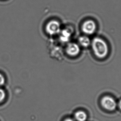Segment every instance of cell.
<instances>
[{
	"label": "cell",
	"mask_w": 121,
	"mask_h": 121,
	"mask_svg": "<svg viewBox=\"0 0 121 121\" xmlns=\"http://www.w3.org/2000/svg\"><path fill=\"white\" fill-rule=\"evenodd\" d=\"M80 52V48L78 44L75 43H70L66 47V53L71 56H77Z\"/></svg>",
	"instance_id": "5b68a950"
},
{
	"label": "cell",
	"mask_w": 121,
	"mask_h": 121,
	"mask_svg": "<svg viewBox=\"0 0 121 121\" xmlns=\"http://www.w3.org/2000/svg\"><path fill=\"white\" fill-rule=\"evenodd\" d=\"M82 30L85 34L87 35H92L96 31V23L91 20H86L82 24Z\"/></svg>",
	"instance_id": "3957f363"
},
{
	"label": "cell",
	"mask_w": 121,
	"mask_h": 121,
	"mask_svg": "<svg viewBox=\"0 0 121 121\" xmlns=\"http://www.w3.org/2000/svg\"><path fill=\"white\" fill-rule=\"evenodd\" d=\"M5 82V79L2 74L0 73V86L4 85Z\"/></svg>",
	"instance_id": "30bf717a"
},
{
	"label": "cell",
	"mask_w": 121,
	"mask_h": 121,
	"mask_svg": "<svg viewBox=\"0 0 121 121\" xmlns=\"http://www.w3.org/2000/svg\"><path fill=\"white\" fill-rule=\"evenodd\" d=\"M75 117L78 121H85L87 119V114L83 111H78L76 113Z\"/></svg>",
	"instance_id": "ba28073f"
},
{
	"label": "cell",
	"mask_w": 121,
	"mask_h": 121,
	"mask_svg": "<svg viewBox=\"0 0 121 121\" xmlns=\"http://www.w3.org/2000/svg\"><path fill=\"white\" fill-rule=\"evenodd\" d=\"M119 108L121 109V100L119 101Z\"/></svg>",
	"instance_id": "7c38bea8"
},
{
	"label": "cell",
	"mask_w": 121,
	"mask_h": 121,
	"mask_svg": "<svg viewBox=\"0 0 121 121\" xmlns=\"http://www.w3.org/2000/svg\"><path fill=\"white\" fill-rule=\"evenodd\" d=\"M60 36L59 38L60 40L62 42L65 43L69 41L72 35V31L70 29H64L62 30H60L59 32Z\"/></svg>",
	"instance_id": "8992f818"
},
{
	"label": "cell",
	"mask_w": 121,
	"mask_h": 121,
	"mask_svg": "<svg viewBox=\"0 0 121 121\" xmlns=\"http://www.w3.org/2000/svg\"><path fill=\"white\" fill-rule=\"evenodd\" d=\"M92 49L95 55L99 58L106 57L109 52L108 44L105 41L99 37H95L91 42Z\"/></svg>",
	"instance_id": "6da1fadb"
},
{
	"label": "cell",
	"mask_w": 121,
	"mask_h": 121,
	"mask_svg": "<svg viewBox=\"0 0 121 121\" xmlns=\"http://www.w3.org/2000/svg\"><path fill=\"white\" fill-rule=\"evenodd\" d=\"M46 30L47 33L50 35L59 34L61 30L60 23L56 20H51L47 24Z\"/></svg>",
	"instance_id": "7a4b0ae2"
},
{
	"label": "cell",
	"mask_w": 121,
	"mask_h": 121,
	"mask_svg": "<svg viewBox=\"0 0 121 121\" xmlns=\"http://www.w3.org/2000/svg\"><path fill=\"white\" fill-rule=\"evenodd\" d=\"M101 104L103 107L105 109L112 111L116 108V102L113 98L109 96H105L101 100Z\"/></svg>",
	"instance_id": "277c9868"
},
{
	"label": "cell",
	"mask_w": 121,
	"mask_h": 121,
	"mask_svg": "<svg viewBox=\"0 0 121 121\" xmlns=\"http://www.w3.org/2000/svg\"><path fill=\"white\" fill-rule=\"evenodd\" d=\"M6 94L4 90L0 88V103H1L5 99Z\"/></svg>",
	"instance_id": "9c48e42d"
},
{
	"label": "cell",
	"mask_w": 121,
	"mask_h": 121,
	"mask_svg": "<svg viewBox=\"0 0 121 121\" xmlns=\"http://www.w3.org/2000/svg\"><path fill=\"white\" fill-rule=\"evenodd\" d=\"M79 44L83 47H88L91 44V41L89 37L86 36H82L78 39Z\"/></svg>",
	"instance_id": "52a82bcc"
},
{
	"label": "cell",
	"mask_w": 121,
	"mask_h": 121,
	"mask_svg": "<svg viewBox=\"0 0 121 121\" xmlns=\"http://www.w3.org/2000/svg\"><path fill=\"white\" fill-rule=\"evenodd\" d=\"M64 121H74L73 119H70V118H68L67 119H66Z\"/></svg>",
	"instance_id": "8fae6325"
}]
</instances>
